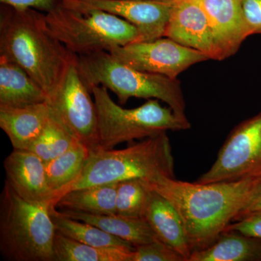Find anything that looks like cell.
<instances>
[{
  "label": "cell",
  "instance_id": "3",
  "mask_svg": "<svg viewBox=\"0 0 261 261\" xmlns=\"http://www.w3.org/2000/svg\"><path fill=\"white\" fill-rule=\"evenodd\" d=\"M163 177L174 178L172 148L166 132L127 148L91 151L80 176L64 194L82 187L118 183L132 178L152 182Z\"/></svg>",
  "mask_w": 261,
  "mask_h": 261
},
{
  "label": "cell",
  "instance_id": "6",
  "mask_svg": "<svg viewBox=\"0 0 261 261\" xmlns=\"http://www.w3.org/2000/svg\"><path fill=\"white\" fill-rule=\"evenodd\" d=\"M45 15L51 32L77 56L142 42V34L135 25L103 10L61 3Z\"/></svg>",
  "mask_w": 261,
  "mask_h": 261
},
{
  "label": "cell",
  "instance_id": "27",
  "mask_svg": "<svg viewBox=\"0 0 261 261\" xmlns=\"http://www.w3.org/2000/svg\"><path fill=\"white\" fill-rule=\"evenodd\" d=\"M224 231H233L261 239V211L244 215L228 225Z\"/></svg>",
  "mask_w": 261,
  "mask_h": 261
},
{
  "label": "cell",
  "instance_id": "10",
  "mask_svg": "<svg viewBox=\"0 0 261 261\" xmlns=\"http://www.w3.org/2000/svg\"><path fill=\"white\" fill-rule=\"evenodd\" d=\"M108 53L130 68L172 79H178L192 65L210 60L204 53L166 37L118 46Z\"/></svg>",
  "mask_w": 261,
  "mask_h": 261
},
{
  "label": "cell",
  "instance_id": "22",
  "mask_svg": "<svg viewBox=\"0 0 261 261\" xmlns=\"http://www.w3.org/2000/svg\"><path fill=\"white\" fill-rule=\"evenodd\" d=\"M135 249L102 247L75 241L56 231L54 239L56 261H132Z\"/></svg>",
  "mask_w": 261,
  "mask_h": 261
},
{
  "label": "cell",
  "instance_id": "30",
  "mask_svg": "<svg viewBox=\"0 0 261 261\" xmlns=\"http://www.w3.org/2000/svg\"><path fill=\"white\" fill-rule=\"evenodd\" d=\"M257 211H261V184L236 220L240 219L244 215Z\"/></svg>",
  "mask_w": 261,
  "mask_h": 261
},
{
  "label": "cell",
  "instance_id": "16",
  "mask_svg": "<svg viewBox=\"0 0 261 261\" xmlns=\"http://www.w3.org/2000/svg\"><path fill=\"white\" fill-rule=\"evenodd\" d=\"M143 218L160 241L176 250L186 261L189 260L192 251L183 223L177 211L167 199L152 190Z\"/></svg>",
  "mask_w": 261,
  "mask_h": 261
},
{
  "label": "cell",
  "instance_id": "11",
  "mask_svg": "<svg viewBox=\"0 0 261 261\" xmlns=\"http://www.w3.org/2000/svg\"><path fill=\"white\" fill-rule=\"evenodd\" d=\"M64 4L103 10L133 24L144 41L163 37L175 2L150 0H62Z\"/></svg>",
  "mask_w": 261,
  "mask_h": 261
},
{
  "label": "cell",
  "instance_id": "14",
  "mask_svg": "<svg viewBox=\"0 0 261 261\" xmlns=\"http://www.w3.org/2000/svg\"><path fill=\"white\" fill-rule=\"evenodd\" d=\"M5 181L23 200L33 203L54 202L56 195L48 185L45 163L34 152L15 149L5 159Z\"/></svg>",
  "mask_w": 261,
  "mask_h": 261
},
{
  "label": "cell",
  "instance_id": "31",
  "mask_svg": "<svg viewBox=\"0 0 261 261\" xmlns=\"http://www.w3.org/2000/svg\"><path fill=\"white\" fill-rule=\"evenodd\" d=\"M150 1H158V2H176L178 0H150Z\"/></svg>",
  "mask_w": 261,
  "mask_h": 261
},
{
  "label": "cell",
  "instance_id": "15",
  "mask_svg": "<svg viewBox=\"0 0 261 261\" xmlns=\"http://www.w3.org/2000/svg\"><path fill=\"white\" fill-rule=\"evenodd\" d=\"M50 118L47 102L18 108L0 107V127L13 148L27 150Z\"/></svg>",
  "mask_w": 261,
  "mask_h": 261
},
{
  "label": "cell",
  "instance_id": "1",
  "mask_svg": "<svg viewBox=\"0 0 261 261\" xmlns=\"http://www.w3.org/2000/svg\"><path fill=\"white\" fill-rule=\"evenodd\" d=\"M148 182L177 211L192 251L210 246L238 219L261 184V175L214 183L163 177Z\"/></svg>",
  "mask_w": 261,
  "mask_h": 261
},
{
  "label": "cell",
  "instance_id": "7",
  "mask_svg": "<svg viewBox=\"0 0 261 261\" xmlns=\"http://www.w3.org/2000/svg\"><path fill=\"white\" fill-rule=\"evenodd\" d=\"M108 90L102 86L90 90L97 110L98 149H113L123 142L191 128L187 117L178 116L169 107H163L159 99H147L140 107L126 109L113 100Z\"/></svg>",
  "mask_w": 261,
  "mask_h": 261
},
{
  "label": "cell",
  "instance_id": "8",
  "mask_svg": "<svg viewBox=\"0 0 261 261\" xmlns=\"http://www.w3.org/2000/svg\"><path fill=\"white\" fill-rule=\"evenodd\" d=\"M79 71L77 56L46 102L51 117L91 151L99 148L97 110Z\"/></svg>",
  "mask_w": 261,
  "mask_h": 261
},
{
  "label": "cell",
  "instance_id": "5",
  "mask_svg": "<svg viewBox=\"0 0 261 261\" xmlns=\"http://www.w3.org/2000/svg\"><path fill=\"white\" fill-rule=\"evenodd\" d=\"M77 65L89 90L102 86L116 94L121 105L132 97L159 99L175 114L187 117L186 102L178 79L136 70L120 63L107 51L77 56Z\"/></svg>",
  "mask_w": 261,
  "mask_h": 261
},
{
  "label": "cell",
  "instance_id": "19",
  "mask_svg": "<svg viewBox=\"0 0 261 261\" xmlns=\"http://www.w3.org/2000/svg\"><path fill=\"white\" fill-rule=\"evenodd\" d=\"M188 261H261V239L224 231L210 246L192 252Z\"/></svg>",
  "mask_w": 261,
  "mask_h": 261
},
{
  "label": "cell",
  "instance_id": "21",
  "mask_svg": "<svg viewBox=\"0 0 261 261\" xmlns=\"http://www.w3.org/2000/svg\"><path fill=\"white\" fill-rule=\"evenodd\" d=\"M90 154V149L77 142L64 153L45 163L48 185L56 195L54 202L79 178Z\"/></svg>",
  "mask_w": 261,
  "mask_h": 261
},
{
  "label": "cell",
  "instance_id": "9",
  "mask_svg": "<svg viewBox=\"0 0 261 261\" xmlns=\"http://www.w3.org/2000/svg\"><path fill=\"white\" fill-rule=\"evenodd\" d=\"M261 175V112L247 118L230 132L200 183L230 181Z\"/></svg>",
  "mask_w": 261,
  "mask_h": 261
},
{
  "label": "cell",
  "instance_id": "18",
  "mask_svg": "<svg viewBox=\"0 0 261 261\" xmlns=\"http://www.w3.org/2000/svg\"><path fill=\"white\" fill-rule=\"evenodd\" d=\"M62 214L70 219L88 223L106 232L126 240L134 247L159 240L145 218H129L118 215H97L62 211Z\"/></svg>",
  "mask_w": 261,
  "mask_h": 261
},
{
  "label": "cell",
  "instance_id": "13",
  "mask_svg": "<svg viewBox=\"0 0 261 261\" xmlns=\"http://www.w3.org/2000/svg\"><path fill=\"white\" fill-rule=\"evenodd\" d=\"M205 12L219 61L238 53L244 41L251 36L244 15L242 0H197Z\"/></svg>",
  "mask_w": 261,
  "mask_h": 261
},
{
  "label": "cell",
  "instance_id": "2",
  "mask_svg": "<svg viewBox=\"0 0 261 261\" xmlns=\"http://www.w3.org/2000/svg\"><path fill=\"white\" fill-rule=\"evenodd\" d=\"M75 56L51 32L45 14L1 5L0 57L23 68L47 96Z\"/></svg>",
  "mask_w": 261,
  "mask_h": 261
},
{
  "label": "cell",
  "instance_id": "25",
  "mask_svg": "<svg viewBox=\"0 0 261 261\" xmlns=\"http://www.w3.org/2000/svg\"><path fill=\"white\" fill-rule=\"evenodd\" d=\"M78 142L50 115L42 133L27 150L34 152L47 163L64 153Z\"/></svg>",
  "mask_w": 261,
  "mask_h": 261
},
{
  "label": "cell",
  "instance_id": "17",
  "mask_svg": "<svg viewBox=\"0 0 261 261\" xmlns=\"http://www.w3.org/2000/svg\"><path fill=\"white\" fill-rule=\"evenodd\" d=\"M47 93L23 68L0 57V107L18 108L46 102Z\"/></svg>",
  "mask_w": 261,
  "mask_h": 261
},
{
  "label": "cell",
  "instance_id": "24",
  "mask_svg": "<svg viewBox=\"0 0 261 261\" xmlns=\"http://www.w3.org/2000/svg\"><path fill=\"white\" fill-rule=\"evenodd\" d=\"M152 190L144 178L118 182L116 192V214L129 218H143Z\"/></svg>",
  "mask_w": 261,
  "mask_h": 261
},
{
  "label": "cell",
  "instance_id": "26",
  "mask_svg": "<svg viewBox=\"0 0 261 261\" xmlns=\"http://www.w3.org/2000/svg\"><path fill=\"white\" fill-rule=\"evenodd\" d=\"M132 261H186L171 247L157 240L136 247Z\"/></svg>",
  "mask_w": 261,
  "mask_h": 261
},
{
  "label": "cell",
  "instance_id": "20",
  "mask_svg": "<svg viewBox=\"0 0 261 261\" xmlns=\"http://www.w3.org/2000/svg\"><path fill=\"white\" fill-rule=\"evenodd\" d=\"M118 183L82 187L61 195L54 202L62 211L97 215L116 214V192Z\"/></svg>",
  "mask_w": 261,
  "mask_h": 261
},
{
  "label": "cell",
  "instance_id": "28",
  "mask_svg": "<svg viewBox=\"0 0 261 261\" xmlns=\"http://www.w3.org/2000/svg\"><path fill=\"white\" fill-rule=\"evenodd\" d=\"M242 6L250 34H261V0H242Z\"/></svg>",
  "mask_w": 261,
  "mask_h": 261
},
{
  "label": "cell",
  "instance_id": "29",
  "mask_svg": "<svg viewBox=\"0 0 261 261\" xmlns=\"http://www.w3.org/2000/svg\"><path fill=\"white\" fill-rule=\"evenodd\" d=\"M1 4L9 5L17 9H34L46 13L61 4L62 0H0Z\"/></svg>",
  "mask_w": 261,
  "mask_h": 261
},
{
  "label": "cell",
  "instance_id": "23",
  "mask_svg": "<svg viewBox=\"0 0 261 261\" xmlns=\"http://www.w3.org/2000/svg\"><path fill=\"white\" fill-rule=\"evenodd\" d=\"M50 216L56 231L75 241L94 247L135 248L126 240L106 232L97 226L67 217L56 210L54 204L50 207Z\"/></svg>",
  "mask_w": 261,
  "mask_h": 261
},
{
  "label": "cell",
  "instance_id": "4",
  "mask_svg": "<svg viewBox=\"0 0 261 261\" xmlns=\"http://www.w3.org/2000/svg\"><path fill=\"white\" fill-rule=\"evenodd\" d=\"M51 202L33 203L5 182L0 195V253L8 261H56Z\"/></svg>",
  "mask_w": 261,
  "mask_h": 261
},
{
  "label": "cell",
  "instance_id": "12",
  "mask_svg": "<svg viewBox=\"0 0 261 261\" xmlns=\"http://www.w3.org/2000/svg\"><path fill=\"white\" fill-rule=\"evenodd\" d=\"M164 37L219 61L208 19L197 0L175 2Z\"/></svg>",
  "mask_w": 261,
  "mask_h": 261
}]
</instances>
